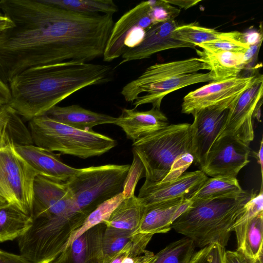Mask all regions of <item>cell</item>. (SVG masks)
Wrapping results in <instances>:
<instances>
[{
  "instance_id": "9c48e42d",
  "label": "cell",
  "mask_w": 263,
  "mask_h": 263,
  "mask_svg": "<svg viewBox=\"0 0 263 263\" xmlns=\"http://www.w3.org/2000/svg\"><path fill=\"white\" fill-rule=\"evenodd\" d=\"M37 175L13 142L0 146V196L29 215Z\"/></svg>"
},
{
  "instance_id": "f35d334b",
  "label": "cell",
  "mask_w": 263,
  "mask_h": 263,
  "mask_svg": "<svg viewBox=\"0 0 263 263\" xmlns=\"http://www.w3.org/2000/svg\"><path fill=\"white\" fill-rule=\"evenodd\" d=\"M11 100V92L8 84L0 78V104H8Z\"/></svg>"
},
{
  "instance_id": "f1b7e54d",
  "label": "cell",
  "mask_w": 263,
  "mask_h": 263,
  "mask_svg": "<svg viewBox=\"0 0 263 263\" xmlns=\"http://www.w3.org/2000/svg\"><path fill=\"white\" fill-rule=\"evenodd\" d=\"M244 190L236 178L212 177L208 178L187 197L192 201L205 200L237 196Z\"/></svg>"
},
{
  "instance_id": "836d02e7",
  "label": "cell",
  "mask_w": 263,
  "mask_h": 263,
  "mask_svg": "<svg viewBox=\"0 0 263 263\" xmlns=\"http://www.w3.org/2000/svg\"><path fill=\"white\" fill-rule=\"evenodd\" d=\"M225 251L224 247L213 243L196 252L190 263H223Z\"/></svg>"
},
{
  "instance_id": "c3c4849f",
  "label": "cell",
  "mask_w": 263,
  "mask_h": 263,
  "mask_svg": "<svg viewBox=\"0 0 263 263\" xmlns=\"http://www.w3.org/2000/svg\"><path fill=\"white\" fill-rule=\"evenodd\" d=\"M3 15L1 12H0V16Z\"/></svg>"
},
{
  "instance_id": "bcb514c9",
  "label": "cell",
  "mask_w": 263,
  "mask_h": 263,
  "mask_svg": "<svg viewBox=\"0 0 263 263\" xmlns=\"http://www.w3.org/2000/svg\"><path fill=\"white\" fill-rule=\"evenodd\" d=\"M261 102L260 103V104H259V103L258 104V105H257V106L256 107V108H255V110L254 111V112H253V116H252L253 119L254 118H256L258 122H260L261 121H260V106H261Z\"/></svg>"
},
{
  "instance_id": "2e32d148",
  "label": "cell",
  "mask_w": 263,
  "mask_h": 263,
  "mask_svg": "<svg viewBox=\"0 0 263 263\" xmlns=\"http://www.w3.org/2000/svg\"><path fill=\"white\" fill-rule=\"evenodd\" d=\"M208 178L200 170L184 173L175 180L167 182H144L137 197L144 206L187 197Z\"/></svg>"
},
{
  "instance_id": "603a6c76",
  "label": "cell",
  "mask_w": 263,
  "mask_h": 263,
  "mask_svg": "<svg viewBox=\"0 0 263 263\" xmlns=\"http://www.w3.org/2000/svg\"><path fill=\"white\" fill-rule=\"evenodd\" d=\"M196 51L200 60L212 72L213 81L238 77L246 67L243 60L245 52H209L198 49Z\"/></svg>"
},
{
  "instance_id": "f546056e",
  "label": "cell",
  "mask_w": 263,
  "mask_h": 263,
  "mask_svg": "<svg viewBox=\"0 0 263 263\" xmlns=\"http://www.w3.org/2000/svg\"><path fill=\"white\" fill-rule=\"evenodd\" d=\"M44 2L70 11L86 15H113L118 7L112 0H43Z\"/></svg>"
},
{
  "instance_id": "1f68e13d",
  "label": "cell",
  "mask_w": 263,
  "mask_h": 263,
  "mask_svg": "<svg viewBox=\"0 0 263 263\" xmlns=\"http://www.w3.org/2000/svg\"><path fill=\"white\" fill-rule=\"evenodd\" d=\"M195 247L194 241L186 237L173 241L156 254L155 263H190Z\"/></svg>"
},
{
  "instance_id": "b9f144b4",
  "label": "cell",
  "mask_w": 263,
  "mask_h": 263,
  "mask_svg": "<svg viewBox=\"0 0 263 263\" xmlns=\"http://www.w3.org/2000/svg\"><path fill=\"white\" fill-rule=\"evenodd\" d=\"M49 263H71L70 247L66 249Z\"/></svg>"
},
{
  "instance_id": "ab89813d",
  "label": "cell",
  "mask_w": 263,
  "mask_h": 263,
  "mask_svg": "<svg viewBox=\"0 0 263 263\" xmlns=\"http://www.w3.org/2000/svg\"><path fill=\"white\" fill-rule=\"evenodd\" d=\"M261 41H262L255 44L250 45L249 48L244 52L243 60L246 66L251 63L255 53H256L259 49Z\"/></svg>"
},
{
  "instance_id": "277c9868",
  "label": "cell",
  "mask_w": 263,
  "mask_h": 263,
  "mask_svg": "<svg viewBox=\"0 0 263 263\" xmlns=\"http://www.w3.org/2000/svg\"><path fill=\"white\" fill-rule=\"evenodd\" d=\"M208 66L199 58L157 63L147 67L137 78L126 84L121 93L134 108L146 104L160 109L162 99L172 92L200 83L213 81Z\"/></svg>"
},
{
  "instance_id": "d4e9b609",
  "label": "cell",
  "mask_w": 263,
  "mask_h": 263,
  "mask_svg": "<svg viewBox=\"0 0 263 263\" xmlns=\"http://www.w3.org/2000/svg\"><path fill=\"white\" fill-rule=\"evenodd\" d=\"M102 224V223H101ZM99 224L89 229L70 245L71 263H100L103 256V227Z\"/></svg>"
},
{
  "instance_id": "ac0fdd59",
  "label": "cell",
  "mask_w": 263,
  "mask_h": 263,
  "mask_svg": "<svg viewBox=\"0 0 263 263\" xmlns=\"http://www.w3.org/2000/svg\"><path fill=\"white\" fill-rule=\"evenodd\" d=\"M17 152L41 175L52 181L66 183L79 171L63 162L59 155L34 144L15 145Z\"/></svg>"
},
{
  "instance_id": "ffe728a7",
  "label": "cell",
  "mask_w": 263,
  "mask_h": 263,
  "mask_svg": "<svg viewBox=\"0 0 263 263\" xmlns=\"http://www.w3.org/2000/svg\"><path fill=\"white\" fill-rule=\"evenodd\" d=\"M237 251L251 263H262L263 211L249 217L241 213L232 227Z\"/></svg>"
},
{
  "instance_id": "7402d4cb",
  "label": "cell",
  "mask_w": 263,
  "mask_h": 263,
  "mask_svg": "<svg viewBox=\"0 0 263 263\" xmlns=\"http://www.w3.org/2000/svg\"><path fill=\"white\" fill-rule=\"evenodd\" d=\"M186 197L145 206L140 226L134 234L154 235L167 233L172 229L176 211Z\"/></svg>"
},
{
  "instance_id": "5bb4252c",
  "label": "cell",
  "mask_w": 263,
  "mask_h": 263,
  "mask_svg": "<svg viewBox=\"0 0 263 263\" xmlns=\"http://www.w3.org/2000/svg\"><path fill=\"white\" fill-rule=\"evenodd\" d=\"M262 95L261 79L238 96L230 106L224 125L217 138L230 136L249 145L254 137L253 114Z\"/></svg>"
},
{
  "instance_id": "44dd1931",
  "label": "cell",
  "mask_w": 263,
  "mask_h": 263,
  "mask_svg": "<svg viewBox=\"0 0 263 263\" xmlns=\"http://www.w3.org/2000/svg\"><path fill=\"white\" fill-rule=\"evenodd\" d=\"M52 120L74 128L92 131L96 126L114 124L116 118L85 109L79 105L64 107L56 105L46 114Z\"/></svg>"
},
{
  "instance_id": "9a60e30c",
  "label": "cell",
  "mask_w": 263,
  "mask_h": 263,
  "mask_svg": "<svg viewBox=\"0 0 263 263\" xmlns=\"http://www.w3.org/2000/svg\"><path fill=\"white\" fill-rule=\"evenodd\" d=\"M78 210L66 183L55 182L37 175L33 184L30 217L63 215Z\"/></svg>"
},
{
  "instance_id": "cb8c5ba5",
  "label": "cell",
  "mask_w": 263,
  "mask_h": 263,
  "mask_svg": "<svg viewBox=\"0 0 263 263\" xmlns=\"http://www.w3.org/2000/svg\"><path fill=\"white\" fill-rule=\"evenodd\" d=\"M144 210L138 197L133 195L124 198L103 224L106 228L129 231L134 235L140 226Z\"/></svg>"
},
{
  "instance_id": "7c38bea8",
  "label": "cell",
  "mask_w": 263,
  "mask_h": 263,
  "mask_svg": "<svg viewBox=\"0 0 263 263\" xmlns=\"http://www.w3.org/2000/svg\"><path fill=\"white\" fill-rule=\"evenodd\" d=\"M261 79V74L213 81L188 93L183 98L181 112L193 115L204 108L236 98Z\"/></svg>"
},
{
  "instance_id": "4316f807",
  "label": "cell",
  "mask_w": 263,
  "mask_h": 263,
  "mask_svg": "<svg viewBox=\"0 0 263 263\" xmlns=\"http://www.w3.org/2000/svg\"><path fill=\"white\" fill-rule=\"evenodd\" d=\"M33 144L29 128L8 104H0V146Z\"/></svg>"
},
{
  "instance_id": "5b68a950",
  "label": "cell",
  "mask_w": 263,
  "mask_h": 263,
  "mask_svg": "<svg viewBox=\"0 0 263 263\" xmlns=\"http://www.w3.org/2000/svg\"><path fill=\"white\" fill-rule=\"evenodd\" d=\"M28 126L34 145L82 159L101 156L117 144L115 140L106 135L74 128L45 114L29 121Z\"/></svg>"
},
{
  "instance_id": "30bf717a",
  "label": "cell",
  "mask_w": 263,
  "mask_h": 263,
  "mask_svg": "<svg viewBox=\"0 0 263 263\" xmlns=\"http://www.w3.org/2000/svg\"><path fill=\"white\" fill-rule=\"evenodd\" d=\"M155 1H143L126 12L114 23L103 55L105 62L112 61L128 49L139 45L145 32L158 24Z\"/></svg>"
},
{
  "instance_id": "83f0119b",
  "label": "cell",
  "mask_w": 263,
  "mask_h": 263,
  "mask_svg": "<svg viewBox=\"0 0 263 263\" xmlns=\"http://www.w3.org/2000/svg\"><path fill=\"white\" fill-rule=\"evenodd\" d=\"M32 224L30 216L12 204L0 208V242L24 235Z\"/></svg>"
},
{
  "instance_id": "d6a6232c",
  "label": "cell",
  "mask_w": 263,
  "mask_h": 263,
  "mask_svg": "<svg viewBox=\"0 0 263 263\" xmlns=\"http://www.w3.org/2000/svg\"><path fill=\"white\" fill-rule=\"evenodd\" d=\"M134 235L129 231L105 227L102 239L103 255H112L119 252L133 239Z\"/></svg>"
},
{
  "instance_id": "52a82bcc",
  "label": "cell",
  "mask_w": 263,
  "mask_h": 263,
  "mask_svg": "<svg viewBox=\"0 0 263 263\" xmlns=\"http://www.w3.org/2000/svg\"><path fill=\"white\" fill-rule=\"evenodd\" d=\"M88 214L76 212L63 215L31 217V227L18 238L21 254L31 263L51 262L66 250L71 236Z\"/></svg>"
},
{
  "instance_id": "681fc988",
  "label": "cell",
  "mask_w": 263,
  "mask_h": 263,
  "mask_svg": "<svg viewBox=\"0 0 263 263\" xmlns=\"http://www.w3.org/2000/svg\"><path fill=\"white\" fill-rule=\"evenodd\" d=\"M0 9H1V8H0Z\"/></svg>"
},
{
  "instance_id": "74e56055",
  "label": "cell",
  "mask_w": 263,
  "mask_h": 263,
  "mask_svg": "<svg viewBox=\"0 0 263 263\" xmlns=\"http://www.w3.org/2000/svg\"><path fill=\"white\" fill-rule=\"evenodd\" d=\"M223 263H251L242 254L237 251H226Z\"/></svg>"
},
{
  "instance_id": "8992f818",
  "label": "cell",
  "mask_w": 263,
  "mask_h": 263,
  "mask_svg": "<svg viewBox=\"0 0 263 263\" xmlns=\"http://www.w3.org/2000/svg\"><path fill=\"white\" fill-rule=\"evenodd\" d=\"M190 126L187 123L169 124L133 142V154L143 166L145 183L161 181L178 158L192 154Z\"/></svg>"
},
{
  "instance_id": "484cf974",
  "label": "cell",
  "mask_w": 263,
  "mask_h": 263,
  "mask_svg": "<svg viewBox=\"0 0 263 263\" xmlns=\"http://www.w3.org/2000/svg\"><path fill=\"white\" fill-rule=\"evenodd\" d=\"M242 36L243 33L237 31L219 32L195 23L178 25L173 32L174 39L192 44L195 47L201 43L218 41L243 42Z\"/></svg>"
},
{
  "instance_id": "f6af8a7d",
  "label": "cell",
  "mask_w": 263,
  "mask_h": 263,
  "mask_svg": "<svg viewBox=\"0 0 263 263\" xmlns=\"http://www.w3.org/2000/svg\"><path fill=\"white\" fill-rule=\"evenodd\" d=\"M156 260V254L149 251L146 256L139 263H155Z\"/></svg>"
},
{
  "instance_id": "ee69618b",
  "label": "cell",
  "mask_w": 263,
  "mask_h": 263,
  "mask_svg": "<svg viewBox=\"0 0 263 263\" xmlns=\"http://www.w3.org/2000/svg\"><path fill=\"white\" fill-rule=\"evenodd\" d=\"M14 26L13 22L4 14L0 16V32H2Z\"/></svg>"
},
{
  "instance_id": "4dcf8cb0",
  "label": "cell",
  "mask_w": 263,
  "mask_h": 263,
  "mask_svg": "<svg viewBox=\"0 0 263 263\" xmlns=\"http://www.w3.org/2000/svg\"><path fill=\"white\" fill-rule=\"evenodd\" d=\"M124 198L122 193H120L115 197L102 203L90 213L81 226L71 236L66 249L70 246L74 240L85 232L99 224L103 223L107 220L112 211Z\"/></svg>"
},
{
  "instance_id": "6da1fadb",
  "label": "cell",
  "mask_w": 263,
  "mask_h": 263,
  "mask_svg": "<svg viewBox=\"0 0 263 263\" xmlns=\"http://www.w3.org/2000/svg\"><path fill=\"white\" fill-rule=\"evenodd\" d=\"M0 8L14 24L0 41V78L8 85L31 67L103 56L115 23L113 15L83 14L43 0H2Z\"/></svg>"
},
{
  "instance_id": "7a4b0ae2",
  "label": "cell",
  "mask_w": 263,
  "mask_h": 263,
  "mask_svg": "<svg viewBox=\"0 0 263 263\" xmlns=\"http://www.w3.org/2000/svg\"><path fill=\"white\" fill-rule=\"evenodd\" d=\"M110 65L67 62L28 68L8 84V105L27 120L50 109L85 87L110 81Z\"/></svg>"
},
{
  "instance_id": "e0dca14e",
  "label": "cell",
  "mask_w": 263,
  "mask_h": 263,
  "mask_svg": "<svg viewBox=\"0 0 263 263\" xmlns=\"http://www.w3.org/2000/svg\"><path fill=\"white\" fill-rule=\"evenodd\" d=\"M178 25L175 20L155 24L145 32L141 43L128 49L121 56L119 65L132 61L149 58L160 51L182 47L195 48L192 44L175 40L173 32Z\"/></svg>"
},
{
  "instance_id": "e575fe53",
  "label": "cell",
  "mask_w": 263,
  "mask_h": 263,
  "mask_svg": "<svg viewBox=\"0 0 263 263\" xmlns=\"http://www.w3.org/2000/svg\"><path fill=\"white\" fill-rule=\"evenodd\" d=\"M209 52L232 51L245 52L250 45L244 42L240 41H218L203 43L197 45Z\"/></svg>"
},
{
  "instance_id": "8fae6325",
  "label": "cell",
  "mask_w": 263,
  "mask_h": 263,
  "mask_svg": "<svg viewBox=\"0 0 263 263\" xmlns=\"http://www.w3.org/2000/svg\"><path fill=\"white\" fill-rule=\"evenodd\" d=\"M250 154L249 145L235 137L217 138L209 149L201 171L212 177L236 178L249 163Z\"/></svg>"
},
{
  "instance_id": "4fadbf2b",
  "label": "cell",
  "mask_w": 263,
  "mask_h": 263,
  "mask_svg": "<svg viewBox=\"0 0 263 263\" xmlns=\"http://www.w3.org/2000/svg\"><path fill=\"white\" fill-rule=\"evenodd\" d=\"M236 98L204 108L193 115L194 121L190 126L192 154L200 167L224 125L230 106Z\"/></svg>"
},
{
  "instance_id": "d590c367",
  "label": "cell",
  "mask_w": 263,
  "mask_h": 263,
  "mask_svg": "<svg viewBox=\"0 0 263 263\" xmlns=\"http://www.w3.org/2000/svg\"><path fill=\"white\" fill-rule=\"evenodd\" d=\"M194 161L191 153L184 154L178 158L165 177L159 182H167L175 180L182 175Z\"/></svg>"
},
{
  "instance_id": "60d3db41",
  "label": "cell",
  "mask_w": 263,
  "mask_h": 263,
  "mask_svg": "<svg viewBox=\"0 0 263 263\" xmlns=\"http://www.w3.org/2000/svg\"><path fill=\"white\" fill-rule=\"evenodd\" d=\"M166 2L169 3L170 4L176 5L179 7L180 8H183L185 9H187L189 8H191L196 5H197L198 3L200 2V0H190V1H167Z\"/></svg>"
},
{
  "instance_id": "d6986e66",
  "label": "cell",
  "mask_w": 263,
  "mask_h": 263,
  "mask_svg": "<svg viewBox=\"0 0 263 263\" xmlns=\"http://www.w3.org/2000/svg\"><path fill=\"white\" fill-rule=\"evenodd\" d=\"M114 124L121 127L127 138L134 142L170 124L167 118L160 109L152 107L147 111L123 108Z\"/></svg>"
},
{
  "instance_id": "8d00e7d4",
  "label": "cell",
  "mask_w": 263,
  "mask_h": 263,
  "mask_svg": "<svg viewBox=\"0 0 263 263\" xmlns=\"http://www.w3.org/2000/svg\"><path fill=\"white\" fill-rule=\"evenodd\" d=\"M0 263H31L22 255H17L0 249Z\"/></svg>"
},
{
  "instance_id": "7dc6e473",
  "label": "cell",
  "mask_w": 263,
  "mask_h": 263,
  "mask_svg": "<svg viewBox=\"0 0 263 263\" xmlns=\"http://www.w3.org/2000/svg\"><path fill=\"white\" fill-rule=\"evenodd\" d=\"M8 204L7 201L3 197L0 196V208H2Z\"/></svg>"
},
{
  "instance_id": "7bdbcfd3",
  "label": "cell",
  "mask_w": 263,
  "mask_h": 263,
  "mask_svg": "<svg viewBox=\"0 0 263 263\" xmlns=\"http://www.w3.org/2000/svg\"><path fill=\"white\" fill-rule=\"evenodd\" d=\"M252 154L256 158L258 163L259 164L261 170V185L262 186L263 178V140L262 138L260 141V147L257 152L253 151Z\"/></svg>"
},
{
  "instance_id": "ba28073f",
  "label": "cell",
  "mask_w": 263,
  "mask_h": 263,
  "mask_svg": "<svg viewBox=\"0 0 263 263\" xmlns=\"http://www.w3.org/2000/svg\"><path fill=\"white\" fill-rule=\"evenodd\" d=\"M129 164H109L79 168L66 184L80 211L89 214L123 191Z\"/></svg>"
},
{
  "instance_id": "3957f363",
  "label": "cell",
  "mask_w": 263,
  "mask_h": 263,
  "mask_svg": "<svg viewBox=\"0 0 263 263\" xmlns=\"http://www.w3.org/2000/svg\"><path fill=\"white\" fill-rule=\"evenodd\" d=\"M257 193L245 191L233 197L192 201L172 224V229L202 248L213 243L225 248L232 227L245 204Z\"/></svg>"
}]
</instances>
